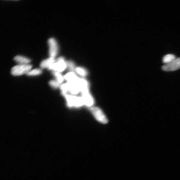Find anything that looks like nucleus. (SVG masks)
I'll list each match as a JSON object with an SVG mask.
<instances>
[{"label":"nucleus","instance_id":"nucleus-10","mask_svg":"<svg viewBox=\"0 0 180 180\" xmlns=\"http://www.w3.org/2000/svg\"><path fill=\"white\" fill-rule=\"evenodd\" d=\"M55 61V58L49 57L46 59L43 60L40 64V67L42 69L48 68Z\"/></svg>","mask_w":180,"mask_h":180},{"label":"nucleus","instance_id":"nucleus-5","mask_svg":"<svg viewBox=\"0 0 180 180\" xmlns=\"http://www.w3.org/2000/svg\"><path fill=\"white\" fill-rule=\"evenodd\" d=\"M162 70L164 71H172L180 69V57L176 58L175 60L168 64L163 65Z\"/></svg>","mask_w":180,"mask_h":180},{"label":"nucleus","instance_id":"nucleus-1","mask_svg":"<svg viewBox=\"0 0 180 180\" xmlns=\"http://www.w3.org/2000/svg\"><path fill=\"white\" fill-rule=\"evenodd\" d=\"M32 67V65L30 64H19L12 67L11 73L12 75L14 76H20L27 74L30 70Z\"/></svg>","mask_w":180,"mask_h":180},{"label":"nucleus","instance_id":"nucleus-14","mask_svg":"<svg viewBox=\"0 0 180 180\" xmlns=\"http://www.w3.org/2000/svg\"><path fill=\"white\" fill-rule=\"evenodd\" d=\"M76 72L79 74L80 75L83 76H86L87 74L86 71L83 68L81 67H78L76 68Z\"/></svg>","mask_w":180,"mask_h":180},{"label":"nucleus","instance_id":"nucleus-13","mask_svg":"<svg viewBox=\"0 0 180 180\" xmlns=\"http://www.w3.org/2000/svg\"><path fill=\"white\" fill-rule=\"evenodd\" d=\"M67 67L71 71V72H73L76 70V68L75 64L72 61H70L67 62Z\"/></svg>","mask_w":180,"mask_h":180},{"label":"nucleus","instance_id":"nucleus-6","mask_svg":"<svg viewBox=\"0 0 180 180\" xmlns=\"http://www.w3.org/2000/svg\"><path fill=\"white\" fill-rule=\"evenodd\" d=\"M90 110L95 118L99 122L103 123H107L106 116L100 108L97 107H92Z\"/></svg>","mask_w":180,"mask_h":180},{"label":"nucleus","instance_id":"nucleus-7","mask_svg":"<svg viewBox=\"0 0 180 180\" xmlns=\"http://www.w3.org/2000/svg\"><path fill=\"white\" fill-rule=\"evenodd\" d=\"M82 99L84 103L87 106L90 107L94 104V101L88 92L82 93Z\"/></svg>","mask_w":180,"mask_h":180},{"label":"nucleus","instance_id":"nucleus-17","mask_svg":"<svg viewBox=\"0 0 180 180\" xmlns=\"http://www.w3.org/2000/svg\"><path fill=\"white\" fill-rule=\"evenodd\" d=\"M50 85L54 88H57L60 85V83H59L57 81L51 80L49 82Z\"/></svg>","mask_w":180,"mask_h":180},{"label":"nucleus","instance_id":"nucleus-2","mask_svg":"<svg viewBox=\"0 0 180 180\" xmlns=\"http://www.w3.org/2000/svg\"><path fill=\"white\" fill-rule=\"evenodd\" d=\"M67 67V62L63 57H60L56 61L49 66L48 69L55 72L60 73L64 71Z\"/></svg>","mask_w":180,"mask_h":180},{"label":"nucleus","instance_id":"nucleus-9","mask_svg":"<svg viewBox=\"0 0 180 180\" xmlns=\"http://www.w3.org/2000/svg\"><path fill=\"white\" fill-rule=\"evenodd\" d=\"M64 78L68 81V82L73 83L79 82L80 79L73 72L67 73L64 76Z\"/></svg>","mask_w":180,"mask_h":180},{"label":"nucleus","instance_id":"nucleus-15","mask_svg":"<svg viewBox=\"0 0 180 180\" xmlns=\"http://www.w3.org/2000/svg\"><path fill=\"white\" fill-rule=\"evenodd\" d=\"M61 89L63 91V94H66L68 91H70V85L69 82L64 84L61 86Z\"/></svg>","mask_w":180,"mask_h":180},{"label":"nucleus","instance_id":"nucleus-8","mask_svg":"<svg viewBox=\"0 0 180 180\" xmlns=\"http://www.w3.org/2000/svg\"><path fill=\"white\" fill-rule=\"evenodd\" d=\"M14 60L17 63L20 65L29 64L31 61L29 58L21 55L17 56L14 57Z\"/></svg>","mask_w":180,"mask_h":180},{"label":"nucleus","instance_id":"nucleus-12","mask_svg":"<svg viewBox=\"0 0 180 180\" xmlns=\"http://www.w3.org/2000/svg\"><path fill=\"white\" fill-rule=\"evenodd\" d=\"M42 70L39 69H35L30 70L26 74L29 76H35L39 75L42 73Z\"/></svg>","mask_w":180,"mask_h":180},{"label":"nucleus","instance_id":"nucleus-11","mask_svg":"<svg viewBox=\"0 0 180 180\" xmlns=\"http://www.w3.org/2000/svg\"><path fill=\"white\" fill-rule=\"evenodd\" d=\"M176 58L175 55L172 54H167L163 57V62L165 64H168L175 60Z\"/></svg>","mask_w":180,"mask_h":180},{"label":"nucleus","instance_id":"nucleus-16","mask_svg":"<svg viewBox=\"0 0 180 180\" xmlns=\"http://www.w3.org/2000/svg\"><path fill=\"white\" fill-rule=\"evenodd\" d=\"M54 75L56 77L57 79V81L59 83H61L63 82L64 77L60 73L54 72Z\"/></svg>","mask_w":180,"mask_h":180},{"label":"nucleus","instance_id":"nucleus-3","mask_svg":"<svg viewBox=\"0 0 180 180\" xmlns=\"http://www.w3.org/2000/svg\"><path fill=\"white\" fill-rule=\"evenodd\" d=\"M63 95L66 97L67 104L69 107H80L84 104L82 98L68 95L66 94Z\"/></svg>","mask_w":180,"mask_h":180},{"label":"nucleus","instance_id":"nucleus-4","mask_svg":"<svg viewBox=\"0 0 180 180\" xmlns=\"http://www.w3.org/2000/svg\"><path fill=\"white\" fill-rule=\"evenodd\" d=\"M48 43L49 48V53L50 57L55 58L58 54V49L56 40L53 38H51L49 39Z\"/></svg>","mask_w":180,"mask_h":180}]
</instances>
